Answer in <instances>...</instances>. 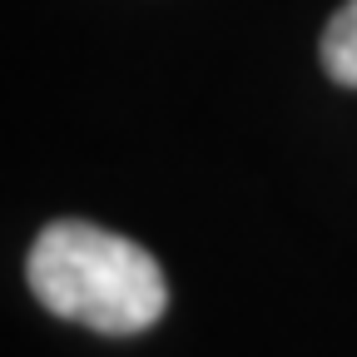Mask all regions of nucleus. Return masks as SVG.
I'll list each match as a JSON object with an SVG mask.
<instances>
[{"mask_svg": "<svg viewBox=\"0 0 357 357\" xmlns=\"http://www.w3.org/2000/svg\"><path fill=\"white\" fill-rule=\"evenodd\" d=\"M30 293L55 318L84 323L105 337L144 333L164 318L169 283L149 248L84 218L50 223L25 263Z\"/></svg>", "mask_w": 357, "mask_h": 357, "instance_id": "obj_1", "label": "nucleus"}, {"mask_svg": "<svg viewBox=\"0 0 357 357\" xmlns=\"http://www.w3.org/2000/svg\"><path fill=\"white\" fill-rule=\"evenodd\" d=\"M323 65L337 84L357 89V0H347V6L328 20L323 30Z\"/></svg>", "mask_w": 357, "mask_h": 357, "instance_id": "obj_2", "label": "nucleus"}]
</instances>
